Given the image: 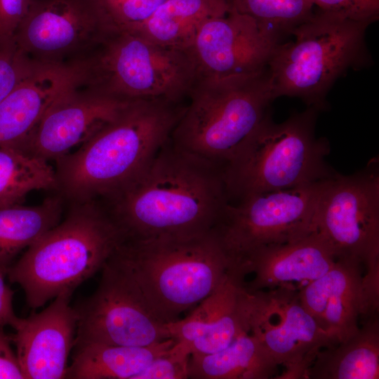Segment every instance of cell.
<instances>
[{"label": "cell", "instance_id": "cell-13", "mask_svg": "<svg viewBox=\"0 0 379 379\" xmlns=\"http://www.w3.org/2000/svg\"><path fill=\"white\" fill-rule=\"evenodd\" d=\"M75 309L74 343L147 346L171 338L132 281L108 260L96 291Z\"/></svg>", "mask_w": 379, "mask_h": 379}, {"label": "cell", "instance_id": "cell-2", "mask_svg": "<svg viewBox=\"0 0 379 379\" xmlns=\"http://www.w3.org/2000/svg\"><path fill=\"white\" fill-rule=\"evenodd\" d=\"M185 108L161 99L130 102L76 151L55 161L56 191L70 202L114 192L138 175L170 139Z\"/></svg>", "mask_w": 379, "mask_h": 379}, {"label": "cell", "instance_id": "cell-29", "mask_svg": "<svg viewBox=\"0 0 379 379\" xmlns=\"http://www.w3.org/2000/svg\"><path fill=\"white\" fill-rule=\"evenodd\" d=\"M100 1V0H99ZM166 0H116L100 3L117 28L130 29L147 20Z\"/></svg>", "mask_w": 379, "mask_h": 379}, {"label": "cell", "instance_id": "cell-14", "mask_svg": "<svg viewBox=\"0 0 379 379\" xmlns=\"http://www.w3.org/2000/svg\"><path fill=\"white\" fill-rule=\"evenodd\" d=\"M281 37L253 18L229 11L206 20L187 50L197 79L252 75L267 69Z\"/></svg>", "mask_w": 379, "mask_h": 379}, {"label": "cell", "instance_id": "cell-16", "mask_svg": "<svg viewBox=\"0 0 379 379\" xmlns=\"http://www.w3.org/2000/svg\"><path fill=\"white\" fill-rule=\"evenodd\" d=\"M131 101L76 86L53 103L18 149L55 161L88 140Z\"/></svg>", "mask_w": 379, "mask_h": 379}, {"label": "cell", "instance_id": "cell-27", "mask_svg": "<svg viewBox=\"0 0 379 379\" xmlns=\"http://www.w3.org/2000/svg\"><path fill=\"white\" fill-rule=\"evenodd\" d=\"M229 11L247 15L280 36L289 34L314 14L312 0H227Z\"/></svg>", "mask_w": 379, "mask_h": 379}, {"label": "cell", "instance_id": "cell-33", "mask_svg": "<svg viewBox=\"0 0 379 379\" xmlns=\"http://www.w3.org/2000/svg\"><path fill=\"white\" fill-rule=\"evenodd\" d=\"M11 337L0 325V379H25L16 353L13 352Z\"/></svg>", "mask_w": 379, "mask_h": 379}, {"label": "cell", "instance_id": "cell-24", "mask_svg": "<svg viewBox=\"0 0 379 379\" xmlns=\"http://www.w3.org/2000/svg\"><path fill=\"white\" fill-rule=\"evenodd\" d=\"M278 365L261 343L246 332L227 347L211 354H192L188 378L268 379Z\"/></svg>", "mask_w": 379, "mask_h": 379}, {"label": "cell", "instance_id": "cell-4", "mask_svg": "<svg viewBox=\"0 0 379 379\" xmlns=\"http://www.w3.org/2000/svg\"><path fill=\"white\" fill-rule=\"evenodd\" d=\"M65 218L27 248L7 271L22 288L27 305L37 309L62 293L71 294L94 275L125 239L98 199L71 202Z\"/></svg>", "mask_w": 379, "mask_h": 379}, {"label": "cell", "instance_id": "cell-25", "mask_svg": "<svg viewBox=\"0 0 379 379\" xmlns=\"http://www.w3.org/2000/svg\"><path fill=\"white\" fill-rule=\"evenodd\" d=\"M63 201L58 194L36 206H0V266L8 271L20 251L61 220Z\"/></svg>", "mask_w": 379, "mask_h": 379}, {"label": "cell", "instance_id": "cell-18", "mask_svg": "<svg viewBox=\"0 0 379 379\" xmlns=\"http://www.w3.org/2000/svg\"><path fill=\"white\" fill-rule=\"evenodd\" d=\"M336 258L324 239L315 232L298 239L260 248L250 255L237 275L250 291L278 288L300 291L326 274Z\"/></svg>", "mask_w": 379, "mask_h": 379}, {"label": "cell", "instance_id": "cell-21", "mask_svg": "<svg viewBox=\"0 0 379 379\" xmlns=\"http://www.w3.org/2000/svg\"><path fill=\"white\" fill-rule=\"evenodd\" d=\"M172 338L147 346L74 343L65 378L135 379L153 359L173 344Z\"/></svg>", "mask_w": 379, "mask_h": 379}, {"label": "cell", "instance_id": "cell-30", "mask_svg": "<svg viewBox=\"0 0 379 379\" xmlns=\"http://www.w3.org/2000/svg\"><path fill=\"white\" fill-rule=\"evenodd\" d=\"M190 353L181 343L175 342L140 371L135 379L188 378Z\"/></svg>", "mask_w": 379, "mask_h": 379}, {"label": "cell", "instance_id": "cell-1", "mask_svg": "<svg viewBox=\"0 0 379 379\" xmlns=\"http://www.w3.org/2000/svg\"><path fill=\"white\" fill-rule=\"evenodd\" d=\"M102 199L125 239L209 232L230 202L222 167L177 147L171 138L138 175Z\"/></svg>", "mask_w": 379, "mask_h": 379}, {"label": "cell", "instance_id": "cell-20", "mask_svg": "<svg viewBox=\"0 0 379 379\" xmlns=\"http://www.w3.org/2000/svg\"><path fill=\"white\" fill-rule=\"evenodd\" d=\"M76 86L72 65L38 62L0 102V147L18 149L53 103Z\"/></svg>", "mask_w": 379, "mask_h": 379}, {"label": "cell", "instance_id": "cell-17", "mask_svg": "<svg viewBox=\"0 0 379 379\" xmlns=\"http://www.w3.org/2000/svg\"><path fill=\"white\" fill-rule=\"evenodd\" d=\"M62 293L42 311L20 318L10 336L25 379L65 378L78 316Z\"/></svg>", "mask_w": 379, "mask_h": 379}, {"label": "cell", "instance_id": "cell-10", "mask_svg": "<svg viewBox=\"0 0 379 379\" xmlns=\"http://www.w3.org/2000/svg\"><path fill=\"white\" fill-rule=\"evenodd\" d=\"M378 161L349 175L328 179L314 218L317 232L336 260L357 262L379 274V173Z\"/></svg>", "mask_w": 379, "mask_h": 379}, {"label": "cell", "instance_id": "cell-3", "mask_svg": "<svg viewBox=\"0 0 379 379\" xmlns=\"http://www.w3.org/2000/svg\"><path fill=\"white\" fill-rule=\"evenodd\" d=\"M107 260L132 281L164 324L179 319L231 274L215 229L191 237L124 239Z\"/></svg>", "mask_w": 379, "mask_h": 379}, {"label": "cell", "instance_id": "cell-28", "mask_svg": "<svg viewBox=\"0 0 379 379\" xmlns=\"http://www.w3.org/2000/svg\"><path fill=\"white\" fill-rule=\"evenodd\" d=\"M37 63L19 48L14 36L0 37V102Z\"/></svg>", "mask_w": 379, "mask_h": 379}, {"label": "cell", "instance_id": "cell-5", "mask_svg": "<svg viewBox=\"0 0 379 379\" xmlns=\"http://www.w3.org/2000/svg\"><path fill=\"white\" fill-rule=\"evenodd\" d=\"M318 112L307 107L279 124L267 112L222 168L229 201L326 180L337 173L326 161L329 142L315 135Z\"/></svg>", "mask_w": 379, "mask_h": 379}, {"label": "cell", "instance_id": "cell-12", "mask_svg": "<svg viewBox=\"0 0 379 379\" xmlns=\"http://www.w3.org/2000/svg\"><path fill=\"white\" fill-rule=\"evenodd\" d=\"M114 27L99 0H30L13 36L36 62L69 64Z\"/></svg>", "mask_w": 379, "mask_h": 379}, {"label": "cell", "instance_id": "cell-8", "mask_svg": "<svg viewBox=\"0 0 379 379\" xmlns=\"http://www.w3.org/2000/svg\"><path fill=\"white\" fill-rule=\"evenodd\" d=\"M171 135L172 143L223 166L270 110L273 100L267 69L257 74L200 78Z\"/></svg>", "mask_w": 379, "mask_h": 379}, {"label": "cell", "instance_id": "cell-32", "mask_svg": "<svg viewBox=\"0 0 379 379\" xmlns=\"http://www.w3.org/2000/svg\"><path fill=\"white\" fill-rule=\"evenodd\" d=\"M30 0H0V37H13L27 13Z\"/></svg>", "mask_w": 379, "mask_h": 379}, {"label": "cell", "instance_id": "cell-22", "mask_svg": "<svg viewBox=\"0 0 379 379\" xmlns=\"http://www.w3.org/2000/svg\"><path fill=\"white\" fill-rule=\"evenodd\" d=\"M306 378L378 379V312L364 320L357 333L347 340L320 350Z\"/></svg>", "mask_w": 379, "mask_h": 379}, {"label": "cell", "instance_id": "cell-23", "mask_svg": "<svg viewBox=\"0 0 379 379\" xmlns=\"http://www.w3.org/2000/svg\"><path fill=\"white\" fill-rule=\"evenodd\" d=\"M228 11L227 0H166L147 20L126 30L161 46L187 49L206 20Z\"/></svg>", "mask_w": 379, "mask_h": 379}, {"label": "cell", "instance_id": "cell-31", "mask_svg": "<svg viewBox=\"0 0 379 379\" xmlns=\"http://www.w3.org/2000/svg\"><path fill=\"white\" fill-rule=\"evenodd\" d=\"M318 9L369 24L379 18V0H312Z\"/></svg>", "mask_w": 379, "mask_h": 379}, {"label": "cell", "instance_id": "cell-34", "mask_svg": "<svg viewBox=\"0 0 379 379\" xmlns=\"http://www.w3.org/2000/svg\"><path fill=\"white\" fill-rule=\"evenodd\" d=\"M6 275L7 270L0 266V325L4 327L10 326L13 328L20 318L14 312L13 307L14 292L6 284Z\"/></svg>", "mask_w": 379, "mask_h": 379}, {"label": "cell", "instance_id": "cell-7", "mask_svg": "<svg viewBox=\"0 0 379 379\" xmlns=\"http://www.w3.org/2000/svg\"><path fill=\"white\" fill-rule=\"evenodd\" d=\"M371 24L317 9L272 53L267 74L273 100L300 98L307 107L326 108V96L336 79L366 60L365 34Z\"/></svg>", "mask_w": 379, "mask_h": 379}, {"label": "cell", "instance_id": "cell-6", "mask_svg": "<svg viewBox=\"0 0 379 379\" xmlns=\"http://www.w3.org/2000/svg\"><path fill=\"white\" fill-rule=\"evenodd\" d=\"M70 64L77 73V87L122 100L178 102L197 80L187 49L161 46L117 27Z\"/></svg>", "mask_w": 379, "mask_h": 379}, {"label": "cell", "instance_id": "cell-15", "mask_svg": "<svg viewBox=\"0 0 379 379\" xmlns=\"http://www.w3.org/2000/svg\"><path fill=\"white\" fill-rule=\"evenodd\" d=\"M303 307L334 345L355 335L359 318L378 312L379 274L363 265L336 260L323 276L298 291Z\"/></svg>", "mask_w": 379, "mask_h": 379}, {"label": "cell", "instance_id": "cell-11", "mask_svg": "<svg viewBox=\"0 0 379 379\" xmlns=\"http://www.w3.org/2000/svg\"><path fill=\"white\" fill-rule=\"evenodd\" d=\"M242 301L248 333L284 368L276 378H306L319 352L334 346L302 305L298 291H250L243 284Z\"/></svg>", "mask_w": 379, "mask_h": 379}, {"label": "cell", "instance_id": "cell-9", "mask_svg": "<svg viewBox=\"0 0 379 379\" xmlns=\"http://www.w3.org/2000/svg\"><path fill=\"white\" fill-rule=\"evenodd\" d=\"M327 180L249 194L235 204L229 202L214 229L230 258L231 272L237 274L245 260L260 248L312 232Z\"/></svg>", "mask_w": 379, "mask_h": 379}, {"label": "cell", "instance_id": "cell-26", "mask_svg": "<svg viewBox=\"0 0 379 379\" xmlns=\"http://www.w3.org/2000/svg\"><path fill=\"white\" fill-rule=\"evenodd\" d=\"M55 169L40 158L0 147V206L22 204L36 190H56Z\"/></svg>", "mask_w": 379, "mask_h": 379}, {"label": "cell", "instance_id": "cell-19", "mask_svg": "<svg viewBox=\"0 0 379 379\" xmlns=\"http://www.w3.org/2000/svg\"><path fill=\"white\" fill-rule=\"evenodd\" d=\"M244 280L233 274L182 319L166 324L171 338L192 354H211L248 332L244 311Z\"/></svg>", "mask_w": 379, "mask_h": 379}]
</instances>
